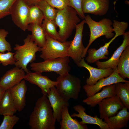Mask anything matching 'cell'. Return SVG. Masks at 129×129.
I'll return each instance as SVG.
<instances>
[{"label":"cell","mask_w":129,"mask_h":129,"mask_svg":"<svg viewBox=\"0 0 129 129\" xmlns=\"http://www.w3.org/2000/svg\"><path fill=\"white\" fill-rule=\"evenodd\" d=\"M17 111L10 89H7L0 101V115H13Z\"/></svg>","instance_id":"cb8c5ba5"},{"label":"cell","mask_w":129,"mask_h":129,"mask_svg":"<svg viewBox=\"0 0 129 129\" xmlns=\"http://www.w3.org/2000/svg\"><path fill=\"white\" fill-rule=\"evenodd\" d=\"M79 67H83L89 71L90 75L86 79V84L92 85L95 84L100 79L107 77L113 73V69L112 68L102 69L93 67L88 65L85 61L84 58L76 64Z\"/></svg>","instance_id":"e0dca14e"},{"label":"cell","mask_w":129,"mask_h":129,"mask_svg":"<svg viewBox=\"0 0 129 129\" xmlns=\"http://www.w3.org/2000/svg\"><path fill=\"white\" fill-rule=\"evenodd\" d=\"M23 41V45L16 44L14 48L15 51L14 56L15 61L14 65L27 73L29 71L27 68V65L36 60V53L40 51L41 48L32 40L30 35H28Z\"/></svg>","instance_id":"3957f363"},{"label":"cell","mask_w":129,"mask_h":129,"mask_svg":"<svg viewBox=\"0 0 129 129\" xmlns=\"http://www.w3.org/2000/svg\"><path fill=\"white\" fill-rule=\"evenodd\" d=\"M46 34L51 38L62 42L56 28L57 27L55 20H51L44 18L41 25Z\"/></svg>","instance_id":"83f0119b"},{"label":"cell","mask_w":129,"mask_h":129,"mask_svg":"<svg viewBox=\"0 0 129 129\" xmlns=\"http://www.w3.org/2000/svg\"><path fill=\"white\" fill-rule=\"evenodd\" d=\"M36 5L42 12L45 18L55 20L58 9L52 6L44 0L39 1Z\"/></svg>","instance_id":"f1b7e54d"},{"label":"cell","mask_w":129,"mask_h":129,"mask_svg":"<svg viewBox=\"0 0 129 129\" xmlns=\"http://www.w3.org/2000/svg\"><path fill=\"white\" fill-rule=\"evenodd\" d=\"M118 73L124 79H129V45L122 52L117 65Z\"/></svg>","instance_id":"484cf974"},{"label":"cell","mask_w":129,"mask_h":129,"mask_svg":"<svg viewBox=\"0 0 129 129\" xmlns=\"http://www.w3.org/2000/svg\"><path fill=\"white\" fill-rule=\"evenodd\" d=\"M73 108L78 113H74L70 116L72 117H77L81 118L82 121L79 122L81 124H96L99 126L101 129H109L107 124L103 121L102 119L98 118L97 115L92 117L87 114L85 112L86 109L82 105H77Z\"/></svg>","instance_id":"d6986e66"},{"label":"cell","mask_w":129,"mask_h":129,"mask_svg":"<svg viewBox=\"0 0 129 129\" xmlns=\"http://www.w3.org/2000/svg\"><path fill=\"white\" fill-rule=\"evenodd\" d=\"M17 0H0V20L11 15L12 6Z\"/></svg>","instance_id":"4dcf8cb0"},{"label":"cell","mask_w":129,"mask_h":129,"mask_svg":"<svg viewBox=\"0 0 129 129\" xmlns=\"http://www.w3.org/2000/svg\"><path fill=\"white\" fill-rule=\"evenodd\" d=\"M109 0H83L82 8L84 14L89 13L102 16L108 12Z\"/></svg>","instance_id":"5bb4252c"},{"label":"cell","mask_w":129,"mask_h":129,"mask_svg":"<svg viewBox=\"0 0 129 129\" xmlns=\"http://www.w3.org/2000/svg\"><path fill=\"white\" fill-rule=\"evenodd\" d=\"M24 79L37 85L41 89L43 95L46 96L50 88L56 86L57 83V81H52L47 76L42 75L41 73L29 71L25 75Z\"/></svg>","instance_id":"4fadbf2b"},{"label":"cell","mask_w":129,"mask_h":129,"mask_svg":"<svg viewBox=\"0 0 129 129\" xmlns=\"http://www.w3.org/2000/svg\"><path fill=\"white\" fill-rule=\"evenodd\" d=\"M115 84L104 87L101 91L87 97L83 102L91 107L94 108L104 99L115 96Z\"/></svg>","instance_id":"7402d4cb"},{"label":"cell","mask_w":129,"mask_h":129,"mask_svg":"<svg viewBox=\"0 0 129 129\" xmlns=\"http://www.w3.org/2000/svg\"><path fill=\"white\" fill-rule=\"evenodd\" d=\"M124 107L115 115L104 119L109 129H120L126 127L129 120V112Z\"/></svg>","instance_id":"44dd1931"},{"label":"cell","mask_w":129,"mask_h":129,"mask_svg":"<svg viewBox=\"0 0 129 129\" xmlns=\"http://www.w3.org/2000/svg\"><path fill=\"white\" fill-rule=\"evenodd\" d=\"M8 34V32L5 29H0V52L5 53L6 51L11 52L12 50L10 44L5 39Z\"/></svg>","instance_id":"d6a6232c"},{"label":"cell","mask_w":129,"mask_h":129,"mask_svg":"<svg viewBox=\"0 0 129 129\" xmlns=\"http://www.w3.org/2000/svg\"><path fill=\"white\" fill-rule=\"evenodd\" d=\"M114 32L115 33L114 36L104 46L97 50L95 48H91L88 49L87 52L88 53V55L86 59L88 63H92L99 59H108V57L106 56L109 54L108 49L110 45L117 37L122 35L123 34L122 31L119 28H115Z\"/></svg>","instance_id":"2e32d148"},{"label":"cell","mask_w":129,"mask_h":129,"mask_svg":"<svg viewBox=\"0 0 129 129\" xmlns=\"http://www.w3.org/2000/svg\"><path fill=\"white\" fill-rule=\"evenodd\" d=\"M56 121L49 101L43 95L36 102L29 116L28 125L31 129H55Z\"/></svg>","instance_id":"6da1fadb"},{"label":"cell","mask_w":129,"mask_h":129,"mask_svg":"<svg viewBox=\"0 0 129 129\" xmlns=\"http://www.w3.org/2000/svg\"><path fill=\"white\" fill-rule=\"evenodd\" d=\"M10 93L17 111H22L26 105L27 88L25 80L10 88Z\"/></svg>","instance_id":"ffe728a7"},{"label":"cell","mask_w":129,"mask_h":129,"mask_svg":"<svg viewBox=\"0 0 129 129\" xmlns=\"http://www.w3.org/2000/svg\"><path fill=\"white\" fill-rule=\"evenodd\" d=\"M53 7L61 10L69 6V0H44Z\"/></svg>","instance_id":"d590c367"},{"label":"cell","mask_w":129,"mask_h":129,"mask_svg":"<svg viewBox=\"0 0 129 129\" xmlns=\"http://www.w3.org/2000/svg\"><path fill=\"white\" fill-rule=\"evenodd\" d=\"M29 6L36 5L39 1L42 0H24Z\"/></svg>","instance_id":"8d00e7d4"},{"label":"cell","mask_w":129,"mask_h":129,"mask_svg":"<svg viewBox=\"0 0 129 129\" xmlns=\"http://www.w3.org/2000/svg\"><path fill=\"white\" fill-rule=\"evenodd\" d=\"M99 106L100 118L102 119L116 115L119 110L125 107L116 95L106 98L98 104Z\"/></svg>","instance_id":"30bf717a"},{"label":"cell","mask_w":129,"mask_h":129,"mask_svg":"<svg viewBox=\"0 0 129 129\" xmlns=\"http://www.w3.org/2000/svg\"><path fill=\"white\" fill-rule=\"evenodd\" d=\"M83 0H69V6L74 8L76 11L79 17L84 19L85 16L83 12L82 4Z\"/></svg>","instance_id":"e575fe53"},{"label":"cell","mask_w":129,"mask_h":129,"mask_svg":"<svg viewBox=\"0 0 129 129\" xmlns=\"http://www.w3.org/2000/svg\"><path fill=\"white\" fill-rule=\"evenodd\" d=\"M27 30L31 31V39L41 48L44 45L46 41V34L41 25L35 24L28 25Z\"/></svg>","instance_id":"d4e9b609"},{"label":"cell","mask_w":129,"mask_h":129,"mask_svg":"<svg viewBox=\"0 0 129 129\" xmlns=\"http://www.w3.org/2000/svg\"><path fill=\"white\" fill-rule=\"evenodd\" d=\"M68 106H64L61 112V119L59 122L60 129H87L86 124H82L76 119H73L69 114Z\"/></svg>","instance_id":"603a6c76"},{"label":"cell","mask_w":129,"mask_h":129,"mask_svg":"<svg viewBox=\"0 0 129 129\" xmlns=\"http://www.w3.org/2000/svg\"><path fill=\"white\" fill-rule=\"evenodd\" d=\"M14 53L8 51L7 53H0V63L4 66L15 64V61L14 56Z\"/></svg>","instance_id":"836d02e7"},{"label":"cell","mask_w":129,"mask_h":129,"mask_svg":"<svg viewBox=\"0 0 129 129\" xmlns=\"http://www.w3.org/2000/svg\"><path fill=\"white\" fill-rule=\"evenodd\" d=\"M78 16L76 11L69 6L61 10H58L55 21L59 28L58 32L62 42L66 41L80 22Z\"/></svg>","instance_id":"7a4b0ae2"},{"label":"cell","mask_w":129,"mask_h":129,"mask_svg":"<svg viewBox=\"0 0 129 129\" xmlns=\"http://www.w3.org/2000/svg\"><path fill=\"white\" fill-rule=\"evenodd\" d=\"M71 41L61 42L46 34V41L41 48L40 57L44 60L68 56V51Z\"/></svg>","instance_id":"52a82bcc"},{"label":"cell","mask_w":129,"mask_h":129,"mask_svg":"<svg viewBox=\"0 0 129 129\" xmlns=\"http://www.w3.org/2000/svg\"><path fill=\"white\" fill-rule=\"evenodd\" d=\"M129 81L122 78L118 72L117 67L113 69V73L108 76L99 80L95 84L91 86L86 84L83 86L87 97L94 95L100 91L103 87L119 82Z\"/></svg>","instance_id":"8fae6325"},{"label":"cell","mask_w":129,"mask_h":129,"mask_svg":"<svg viewBox=\"0 0 129 129\" xmlns=\"http://www.w3.org/2000/svg\"><path fill=\"white\" fill-rule=\"evenodd\" d=\"M48 98L54 119L58 122L61 119V112L63 107L69 106L68 101L63 98L58 92L56 88L54 86L51 88L47 95Z\"/></svg>","instance_id":"7c38bea8"},{"label":"cell","mask_w":129,"mask_h":129,"mask_svg":"<svg viewBox=\"0 0 129 129\" xmlns=\"http://www.w3.org/2000/svg\"><path fill=\"white\" fill-rule=\"evenodd\" d=\"M44 18L42 12L36 5L29 6V24H35L41 25Z\"/></svg>","instance_id":"f546056e"},{"label":"cell","mask_w":129,"mask_h":129,"mask_svg":"<svg viewBox=\"0 0 129 129\" xmlns=\"http://www.w3.org/2000/svg\"><path fill=\"white\" fill-rule=\"evenodd\" d=\"M85 23L88 26L90 31L89 43L85 48L83 55V58L85 57L87 51L91 45L96 39L102 36H104L107 39L113 38L114 34L113 28L112 26L113 22L110 19L104 18L98 22L93 20L87 15L85 16Z\"/></svg>","instance_id":"277c9868"},{"label":"cell","mask_w":129,"mask_h":129,"mask_svg":"<svg viewBox=\"0 0 129 129\" xmlns=\"http://www.w3.org/2000/svg\"><path fill=\"white\" fill-rule=\"evenodd\" d=\"M3 116L0 129H12L20 119L18 117L14 115H4Z\"/></svg>","instance_id":"1f68e13d"},{"label":"cell","mask_w":129,"mask_h":129,"mask_svg":"<svg viewBox=\"0 0 129 129\" xmlns=\"http://www.w3.org/2000/svg\"><path fill=\"white\" fill-rule=\"evenodd\" d=\"M5 91L4 88L0 85V101Z\"/></svg>","instance_id":"74e56055"},{"label":"cell","mask_w":129,"mask_h":129,"mask_svg":"<svg viewBox=\"0 0 129 129\" xmlns=\"http://www.w3.org/2000/svg\"><path fill=\"white\" fill-rule=\"evenodd\" d=\"M29 6L24 0H17L13 5L11 15L15 24L25 31L28 25Z\"/></svg>","instance_id":"ba28073f"},{"label":"cell","mask_w":129,"mask_h":129,"mask_svg":"<svg viewBox=\"0 0 129 129\" xmlns=\"http://www.w3.org/2000/svg\"><path fill=\"white\" fill-rule=\"evenodd\" d=\"M57 83L56 86L59 93L69 101L70 98L77 100L81 88L80 79L69 73L60 76L56 79Z\"/></svg>","instance_id":"8992f818"},{"label":"cell","mask_w":129,"mask_h":129,"mask_svg":"<svg viewBox=\"0 0 129 129\" xmlns=\"http://www.w3.org/2000/svg\"><path fill=\"white\" fill-rule=\"evenodd\" d=\"M115 84L116 95L120 99L124 106L129 109V81Z\"/></svg>","instance_id":"4316f807"},{"label":"cell","mask_w":129,"mask_h":129,"mask_svg":"<svg viewBox=\"0 0 129 129\" xmlns=\"http://www.w3.org/2000/svg\"><path fill=\"white\" fill-rule=\"evenodd\" d=\"M123 35L124 38L122 43L114 52L110 59L105 61L101 62L98 60L95 62L98 68L102 69L112 68L113 69L117 67L121 54L125 47L129 45V31L125 32Z\"/></svg>","instance_id":"ac0fdd59"},{"label":"cell","mask_w":129,"mask_h":129,"mask_svg":"<svg viewBox=\"0 0 129 129\" xmlns=\"http://www.w3.org/2000/svg\"><path fill=\"white\" fill-rule=\"evenodd\" d=\"M25 72L16 66L7 71L0 79V85L5 90L19 83L24 78Z\"/></svg>","instance_id":"9a60e30c"},{"label":"cell","mask_w":129,"mask_h":129,"mask_svg":"<svg viewBox=\"0 0 129 129\" xmlns=\"http://www.w3.org/2000/svg\"><path fill=\"white\" fill-rule=\"evenodd\" d=\"M70 57L49 59L39 62L31 63V69L40 73L44 72H53L60 76H64L69 73L70 67L69 65Z\"/></svg>","instance_id":"5b68a950"},{"label":"cell","mask_w":129,"mask_h":129,"mask_svg":"<svg viewBox=\"0 0 129 129\" xmlns=\"http://www.w3.org/2000/svg\"><path fill=\"white\" fill-rule=\"evenodd\" d=\"M115 0V1H114V4H115V3H116V1H117V0Z\"/></svg>","instance_id":"f35d334b"},{"label":"cell","mask_w":129,"mask_h":129,"mask_svg":"<svg viewBox=\"0 0 129 129\" xmlns=\"http://www.w3.org/2000/svg\"><path fill=\"white\" fill-rule=\"evenodd\" d=\"M85 20L84 19L78 24L76 27L74 37L71 43L68 51V56L71 58L76 64L81 60L85 48L83 45L82 38Z\"/></svg>","instance_id":"9c48e42d"}]
</instances>
